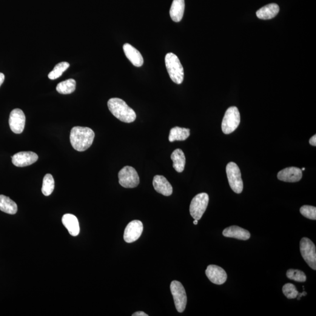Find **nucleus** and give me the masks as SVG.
Returning <instances> with one entry per match:
<instances>
[{
	"label": "nucleus",
	"mask_w": 316,
	"mask_h": 316,
	"mask_svg": "<svg viewBox=\"0 0 316 316\" xmlns=\"http://www.w3.org/2000/svg\"><path fill=\"white\" fill-rule=\"evenodd\" d=\"M171 159L173 162V167L176 171L179 173L183 172L186 164V158L183 150L181 149L175 150L172 153Z\"/></svg>",
	"instance_id": "412c9836"
},
{
	"label": "nucleus",
	"mask_w": 316,
	"mask_h": 316,
	"mask_svg": "<svg viewBox=\"0 0 316 316\" xmlns=\"http://www.w3.org/2000/svg\"><path fill=\"white\" fill-rule=\"evenodd\" d=\"M206 274L209 280L216 284H223L227 281V275L226 271L222 267L215 265H210L207 266Z\"/></svg>",
	"instance_id": "f8f14e48"
},
{
	"label": "nucleus",
	"mask_w": 316,
	"mask_h": 316,
	"mask_svg": "<svg viewBox=\"0 0 316 316\" xmlns=\"http://www.w3.org/2000/svg\"><path fill=\"white\" fill-rule=\"evenodd\" d=\"M184 0H173L170 10V18L175 22H179L183 18L184 12Z\"/></svg>",
	"instance_id": "6ab92c4d"
},
{
	"label": "nucleus",
	"mask_w": 316,
	"mask_h": 316,
	"mask_svg": "<svg viewBox=\"0 0 316 316\" xmlns=\"http://www.w3.org/2000/svg\"><path fill=\"white\" fill-rule=\"evenodd\" d=\"M107 105L110 112L119 120L126 123H131L135 120L136 116L134 111L122 99H111Z\"/></svg>",
	"instance_id": "f03ea898"
},
{
	"label": "nucleus",
	"mask_w": 316,
	"mask_h": 316,
	"mask_svg": "<svg viewBox=\"0 0 316 316\" xmlns=\"http://www.w3.org/2000/svg\"><path fill=\"white\" fill-rule=\"evenodd\" d=\"M309 143L312 146H316V135H313L311 138L310 139Z\"/></svg>",
	"instance_id": "c756f323"
},
{
	"label": "nucleus",
	"mask_w": 316,
	"mask_h": 316,
	"mask_svg": "<svg viewBox=\"0 0 316 316\" xmlns=\"http://www.w3.org/2000/svg\"><path fill=\"white\" fill-rule=\"evenodd\" d=\"M54 188H55V181L52 175L48 173L44 176L42 192L45 196H50L52 194Z\"/></svg>",
	"instance_id": "393cba45"
},
{
	"label": "nucleus",
	"mask_w": 316,
	"mask_h": 316,
	"mask_svg": "<svg viewBox=\"0 0 316 316\" xmlns=\"http://www.w3.org/2000/svg\"><path fill=\"white\" fill-rule=\"evenodd\" d=\"M307 294L306 292H303L302 293H299L298 295H299V297L298 298V300H299V299L302 297V296H305Z\"/></svg>",
	"instance_id": "473e14b6"
},
{
	"label": "nucleus",
	"mask_w": 316,
	"mask_h": 316,
	"mask_svg": "<svg viewBox=\"0 0 316 316\" xmlns=\"http://www.w3.org/2000/svg\"><path fill=\"white\" fill-rule=\"evenodd\" d=\"M300 212L304 217L310 219V220H316V208L312 206H303L300 208Z\"/></svg>",
	"instance_id": "c85d7f7f"
},
{
	"label": "nucleus",
	"mask_w": 316,
	"mask_h": 316,
	"mask_svg": "<svg viewBox=\"0 0 316 316\" xmlns=\"http://www.w3.org/2000/svg\"><path fill=\"white\" fill-rule=\"evenodd\" d=\"M170 287L176 309L179 313L183 312L187 304L186 293L183 286L180 282L173 281L170 283Z\"/></svg>",
	"instance_id": "1a4fd4ad"
},
{
	"label": "nucleus",
	"mask_w": 316,
	"mask_h": 316,
	"mask_svg": "<svg viewBox=\"0 0 316 316\" xmlns=\"http://www.w3.org/2000/svg\"><path fill=\"white\" fill-rule=\"evenodd\" d=\"M314 243L309 238L304 237L300 242L301 255L304 260L313 270L316 269V251Z\"/></svg>",
	"instance_id": "6e6552de"
},
{
	"label": "nucleus",
	"mask_w": 316,
	"mask_h": 316,
	"mask_svg": "<svg viewBox=\"0 0 316 316\" xmlns=\"http://www.w3.org/2000/svg\"><path fill=\"white\" fill-rule=\"evenodd\" d=\"M95 136V133L90 128L75 127L71 130L70 143L78 151H84L92 146Z\"/></svg>",
	"instance_id": "f257e3e1"
},
{
	"label": "nucleus",
	"mask_w": 316,
	"mask_h": 316,
	"mask_svg": "<svg viewBox=\"0 0 316 316\" xmlns=\"http://www.w3.org/2000/svg\"><path fill=\"white\" fill-rule=\"evenodd\" d=\"M226 172L231 188L235 193L240 194L243 190L240 168L234 162H230L227 165Z\"/></svg>",
	"instance_id": "39448f33"
},
{
	"label": "nucleus",
	"mask_w": 316,
	"mask_h": 316,
	"mask_svg": "<svg viewBox=\"0 0 316 316\" xmlns=\"http://www.w3.org/2000/svg\"><path fill=\"white\" fill-rule=\"evenodd\" d=\"M153 186L156 192L165 196L172 194L173 187L163 176L156 175L153 179Z\"/></svg>",
	"instance_id": "2eb2a0df"
},
{
	"label": "nucleus",
	"mask_w": 316,
	"mask_h": 316,
	"mask_svg": "<svg viewBox=\"0 0 316 316\" xmlns=\"http://www.w3.org/2000/svg\"><path fill=\"white\" fill-rule=\"evenodd\" d=\"M5 76L3 73H0V87H1L4 81Z\"/></svg>",
	"instance_id": "2f4dec72"
},
{
	"label": "nucleus",
	"mask_w": 316,
	"mask_h": 316,
	"mask_svg": "<svg viewBox=\"0 0 316 316\" xmlns=\"http://www.w3.org/2000/svg\"><path fill=\"white\" fill-rule=\"evenodd\" d=\"M76 83L75 80L70 79L67 81L59 83L57 85L56 90L60 94L62 95H69L75 92L76 89Z\"/></svg>",
	"instance_id": "b1692460"
},
{
	"label": "nucleus",
	"mask_w": 316,
	"mask_h": 316,
	"mask_svg": "<svg viewBox=\"0 0 316 316\" xmlns=\"http://www.w3.org/2000/svg\"><path fill=\"white\" fill-rule=\"evenodd\" d=\"M209 201V195L206 193H199L192 199L190 206V213L195 220H199L202 217Z\"/></svg>",
	"instance_id": "423d86ee"
},
{
	"label": "nucleus",
	"mask_w": 316,
	"mask_h": 316,
	"mask_svg": "<svg viewBox=\"0 0 316 316\" xmlns=\"http://www.w3.org/2000/svg\"><path fill=\"white\" fill-rule=\"evenodd\" d=\"M279 180L286 182H297L302 178V170L297 167H289L278 173Z\"/></svg>",
	"instance_id": "4468645a"
},
{
	"label": "nucleus",
	"mask_w": 316,
	"mask_h": 316,
	"mask_svg": "<svg viewBox=\"0 0 316 316\" xmlns=\"http://www.w3.org/2000/svg\"><path fill=\"white\" fill-rule=\"evenodd\" d=\"M38 159V156L33 152H20L12 156L13 164L17 167H25L32 165Z\"/></svg>",
	"instance_id": "ddd939ff"
},
{
	"label": "nucleus",
	"mask_w": 316,
	"mask_h": 316,
	"mask_svg": "<svg viewBox=\"0 0 316 316\" xmlns=\"http://www.w3.org/2000/svg\"><path fill=\"white\" fill-rule=\"evenodd\" d=\"M123 50L125 56L132 64L136 67H141L144 64L143 57L140 52L129 44L123 45Z\"/></svg>",
	"instance_id": "dca6fc26"
},
{
	"label": "nucleus",
	"mask_w": 316,
	"mask_h": 316,
	"mask_svg": "<svg viewBox=\"0 0 316 316\" xmlns=\"http://www.w3.org/2000/svg\"><path fill=\"white\" fill-rule=\"evenodd\" d=\"M119 183L125 188H134L139 184V177L134 168L125 166L118 173Z\"/></svg>",
	"instance_id": "0eeeda50"
},
{
	"label": "nucleus",
	"mask_w": 316,
	"mask_h": 316,
	"mask_svg": "<svg viewBox=\"0 0 316 316\" xmlns=\"http://www.w3.org/2000/svg\"><path fill=\"white\" fill-rule=\"evenodd\" d=\"M283 294L287 299H292L298 297L299 292L294 284L286 283L283 286Z\"/></svg>",
	"instance_id": "cd10ccee"
},
{
	"label": "nucleus",
	"mask_w": 316,
	"mask_h": 316,
	"mask_svg": "<svg viewBox=\"0 0 316 316\" xmlns=\"http://www.w3.org/2000/svg\"><path fill=\"white\" fill-rule=\"evenodd\" d=\"M143 224L139 220H133L127 225L124 234V240L127 243H132L141 237L143 232Z\"/></svg>",
	"instance_id": "9d476101"
},
{
	"label": "nucleus",
	"mask_w": 316,
	"mask_h": 316,
	"mask_svg": "<svg viewBox=\"0 0 316 316\" xmlns=\"http://www.w3.org/2000/svg\"><path fill=\"white\" fill-rule=\"evenodd\" d=\"M0 210L9 215H15L18 210L17 205L10 198L0 195Z\"/></svg>",
	"instance_id": "4be33fe9"
},
{
	"label": "nucleus",
	"mask_w": 316,
	"mask_h": 316,
	"mask_svg": "<svg viewBox=\"0 0 316 316\" xmlns=\"http://www.w3.org/2000/svg\"><path fill=\"white\" fill-rule=\"evenodd\" d=\"M280 7L277 4L272 3L266 5L257 11V16L261 19H270L277 16Z\"/></svg>",
	"instance_id": "aec40b11"
},
{
	"label": "nucleus",
	"mask_w": 316,
	"mask_h": 316,
	"mask_svg": "<svg viewBox=\"0 0 316 316\" xmlns=\"http://www.w3.org/2000/svg\"><path fill=\"white\" fill-rule=\"evenodd\" d=\"M286 276L290 280L299 283H304L306 281V275L301 270L298 269H289L286 272Z\"/></svg>",
	"instance_id": "bb28decb"
},
{
	"label": "nucleus",
	"mask_w": 316,
	"mask_h": 316,
	"mask_svg": "<svg viewBox=\"0 0 316 316\" xmlns=\"http://www.w3.org/2000/svg\"><path fill=\"white\" fill-rule=\"evenodd\" d=\"M70 65L69 63L63 62L57 64L53 68L52 72L48 75V78L50 80H55L60 78L65 71L69 68Z\"/></svg>",
	"instance_id": "a878e982"
},
{
	"label": "nucleus",
	"mask_w": 316,
	"mask_h": 316,
	"mask_svg": "<svg viewBox=\"0 0 316 316\" xmlns=\"http://www.w3.org/2000/svg\"><path fill=\"white\" fill-rule=\"evenodd\" d=\"M25 116L22 110L14 109L11 112L9 118L10 127L14 133L19 134L23 132L25 125Z\"/></svg>",
	"instance_id": "9b49d317"
},
{
	"label": "nucleus",
	"mask_w": 316,
	"mask_h": 316,
	"mask_svg": "<svg viewBox=\"0 0 316 316\" xmlns=\"http://www.w3.org/2000/svg\"><path fill=\"white\" fill-rule=\"evenodd\" d=\"M62 221L64 226L67 228L71 235L76 237L80 233V227L78 218L75 216L66 214L63 216Z\"/></svg>",
	"instance_id": "a211bd4d"
},
{
	"label": "nucleus",
	"mask_w": 316,
	"mask_h": 316,
	"mask_svg": "<svg viewBox=\"0 0 316 316\" xmlns=\"http://www.w3.org/2000/svg\"><path fill=\"white\" fill-rule=\"evenodd\" d=\"M133 316H149L146 313H144V312H137L133 313V315H132Z\"/></svg>",
	"instance_id": "7c9ffc66"
},
{
	"label": "nucleus",
	"mask_w": 316,
	"mask_h": 316,
	"mask_svg": "<svg viewBox=\"0 0 316 316\" xmlns=\"http://www.w3.org/2000/svg\"><path fill=\"white\" fill-rule=\"evenodd\" d=\"M301 170H305V168H304V167H303V168H302V169H301Z\"/></svg>",
	"instance_id": "f704fd0d"
},
{
	"label": "nucleus",
	"mask_w": 316,
	"mask_h": 316,
	"mask_svg": "<svg viewBox=\"0 0 316 316\" xmlns=\"http://www.w3.org/2000/svg\"><path fill=\"white\" fill-rule=\"evenodd\" d=\"M165 65L172 81L176 84L182 83L184 79L183 66L178 57L173 53H168L165 56Z\"/></svg>",
	"instance_id": "7ed1b4c3"
},
{
	"label": "nucleus",
	"mask_w": 316,
	"mask_h": 316,
	"mask_svg": "<svg viewBox=\"0 0 316 316\" xmlns=\"http://www.w3.org/2000/svg\"><path fill=\"white\" fill-rule=\"evenodd\" d=\"M224 237L234 238L240 240H248L250 237L249 231L240 227L233 226L225 229L223 232Z\"/></svg>",
	"instance_id": "f3484780"
},
{
	"label": "nucleus",
	"mask_w": 316,
	"mask_h": 316,
	"mask_svg": "<svg viewBox=\"0 0 316 316\" xmlns=\"http://www.w3.org/2000/svg\"><path fill=\"white\" fill-rule=\"evenodd\" d=\"M190 134L189 129L175 127L170 131L169 141L171 142L175 141H184L189 138Z\"/></svg>",
	"instance_id": "5701e85b"
},
{
	"label": "nucleus",
	"mask_w": 316,
	"mask_h": 316,
	"mask_svg": "<svg viewBox=\"0 0 316 316\" xmlns=\"http://www.w3.org/2000/svg\"><path fill=\"white\" fill-rule=\"evenodd\" d=\"M198 223V220H195L194 221H193V224L195 225H197Z\"/></svg>",
	"instance_id": "72a5a7b5"
},
{
	"label": "nucleus",
	"mask_w": 316,
	"mask_h": 316,
	"mask_svg": "<svg viewBox=\"0 0 316 316\" xmlns=\"http://www.w3.org/2000/svg\"><path fill=\"white\" fill-rule=\"evenodd\" d=\"M240 123V114L237 107H231L226 111L222 121L221 129L225 134H230Z\"/></svg>",
	"instance_id": "20e7f679"
}]
</instances>
